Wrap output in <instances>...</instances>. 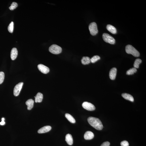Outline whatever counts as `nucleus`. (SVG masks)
Instances as JSON below:
<instances>
[{
    "label": "nucleus",
    "mask_w": 146,
    "mask_h": 146,
    "mask_svg": "<svg viewBox=\"0 0 146 146\" xmlns=\"http://www.w3.org/2000/svg\"><path fill=\"white\" fill-rule=\"evenodd\" d=\"M87 120L89 124L95 129L98 130H101L103 129L102 122L99 119L90 117L88 118Z\"/></svg>",
    "instance_id": "1"
},
{
    "label": "nucleus",
    "mask_w": 146,
    "mask_h": 146,
    "mask_svg": "<svg viewBox=\"0 0 146 146\" xmlns=\"http://www.w3.org/2000/svg\"><path fill=\"white\" fill-rule=\"evenodd\" d=\"M126 51L128 54H131L135 57L140 56L139 52L133 47L130 45H128L126 47Z\"/></svg>",
    "instance_id": "2"
},
{
    "label": "nucleus",
    "mask_w": 146,
    "mask_h": 146,
    "mask_svg": "<svg viewBox=\"0 0 146 146\" xmlns=\"http://www.w3.org/2000/svg\"><path fill=\"white\" fill-rule=\"evenodd\" d=\"M49 50L52 53L56 54L61 53L62 51L61 48L56 44H53L51 46Z\"/></svg>",
    "instance_id": "3"
},
{
    "label": "nucleus",
    "mask_w": 146,
    "mask_h": 146,
    "mask_svg": "<svg viewBox=\"0 0 146 146\" xmlns=\"http://www.w3.org/2000/svg\"><path fill=\"white\" fill-rule=\"evenodd\" d=\"M102 37L103 40L105 42L112 44L115 43V39L109 34L104 33L103 34Z\"/></svg>",
    "instance_id": "4"
},
{
    "label": "nucleus",
    "mask_w": 146,
    "mask_h": 146,
    "mask_svg": "<svg viewBox=\"0 0 146 146\" xmlns=\"http://www.w3.org/2000/svg\"><path fill=\"white\" fill-rule=\"evenodd\" d=\"M89 29L90 34L92 36L96 35L98 33V31L96 23L93 22L91 23L89 25Z\"/></svg>",
    "instance_id": "5"
},
{
    "label": "nucleus",
    "mask_w": 146,
    "mask_h": 146,
    "mask_svg": "<svg viewBox=\"0 0 146 146\" xmlns=\"http://www.w3.org/2000/svg\"><path fill=\"white\" fill-rule=\"evenodd\" d=\"M23 83L21 82L15 86L14 89V94L15 96H19L22 89Z\"/></svg>",
    "instance_id": "6"
},
{
    "label": "nucleus",
    "mask_w": 146,
    "mask_h": 146,
    "mask_svg": "<svg viewBox=\"0 0 146 146\" xmlns=\"http://www.w3.org/2000/svg\"><path fill=\"white\" fill-rule=\"evenodd\" d=\"M83 108L87 110L92 111L95 109V107L94 105L87 102H85L82 104Z\"/></svg>",
    "instance_id": "7"
},
{
    "label": "nucleus",
    "mask_w": 146,
    "mask_h": 146,
    "mask_svg": "<svg viewBox=\"0 0 146 146\" xmlns=\"http://www.w3.org/2000/svg\"><path fill=\"white\" fill-rule=\"evenodd\" d=\"M38 68L40 71L44 74H47L50 71L49 68L42 64H39L38 65Z\"/></svg>",
    "instance_id": "8"
},
{
    "label": "nucleus",
    "mask_w": 146,
    "mask_h": 146,
    "mask_svg": "<svg viewBox=\"0 0 146 146\" xmlns=\"http://www.w3.org/2000/svg\"><path fill=\"white\" fill-rule=\"evenodd\" d=\"M117 72V69L116 68H113L110 70L109 72L110 79L112 80L115 79Z\"/></svg>",
    "instance_id": "9"
},
{
    "label": "nucleus",
    "mask_w": 146,
    "mask_h": 146,
    "mask_svg": "<svg viewBox=\"0 0 146 146\" xmlns=\"http://www.w3.org/2000/svg\"><path fill=\"white\" fill-rule=\"evenodd\" d=\"M52 129L51 126H46L40 128L38 131L39 133H43L49 132Z\"/></svg>",
    "instance_id": "10"
},
{
    "label": "nucleus",
    "mask_w": 146,
    "mask_h": 146,
    "mask_svg": "<svg viewBox=\"0 0 146 146\" xmlns=\"http://www.w3.org/2000/svg\"><path fill=\"white\" fill-rule=\"evenodd\" d=\"M94 135L92 132L88 131L85 132L84 135L85 139L86 140L92 139L94 138Z\"/></svg>",
    "instance_id": "11"
},
{
    "label": "nucleus",
    "mask_w": 146,
    "mask_h": 146,
    "mask_svg": "<svg viewBox=\"0 0 146 146\" xmlns=\"http://www.w3.org/2000/svg\"><path fill=\"white\" fill-rule=\"evenodd\" d=\"M18 55V51L16 48H14L12 49L11 52V57L12 60H14Z\"/></svg>",
    "instance_id": "12"
},
{
    "label": "nucleus",
    "mask_w": 146,
    "mask_h": 146,
    "mask_svg": "<svg viewBox=\"0 0 146 146\" xmlns=\"http://www.w3.org/2000/svg\"><path fill=\"white\" fill-rule=\"evenodd\" d=\"M65 141L68 145H71L73 143V139L72 135L68 134L66 135L65 137Z\"/></svg>",
    "instance_id": "13"
},
{
    "label": "nucleus",
    "mask_w": 146,
    "mask_h": 146,
    "mask_svg": "<svg viewBox=\"0 0 146 146\" xmlns=\"http://www.w3.org/2000/svg\"><path fill=\"white\" fill-rule=\"evenodd\" d=\"M34 97L35 102L36 103H40L42 102L43 99V95L42 93H38Z\"/></svg>",
    "instance_id": "14"
},
{
    "label": "nucleus",
    "mask_w": 146,
    "mask_h": 146,
    "mask_svg": "<svg viewBox=\"0 0 146 146\" xmlns=\"http://www.w3.org/2000/svg\"><path fill=\"white\" fill-rule=\"evenodd\" d=\"M34 101L32 99H29L26 102V104L28 106V109L29 110L31 109L34 106Z\"/></svg>",
    "instance_id": "15"
},
{
    "label": "nucleus",
    "mask_w": 146,
    "mask_h": 146,
    "mask_svg": "<svg viewBox=\"0 0 146 146\" xmlns=\"http://www.w3.org/2000/svg\"><path fill=\"white\" fill-rule=\"evenodd\" d=\"M106 28L108 31L113 34H116L117 33L116 28L112 25L108 24L107 25Z\"/></svg>",
    "instance_id": "16"
},
{
    "label": "nucleus",
    "mask_w": 146,
    "mask_h": 146,
    "mask_svg": "<svg viewBox=\"0 0 146 146\" xmlns=\"http://www.w3.org/2000/svg\"><path fill=\"white\" fill-rule=\"evenodd\" d=\"M122 96L126 100L130 101L132 102H134L133 97L130 94H127V93H124L122 94Z\"/></svg>",
    "instance_id": "17"
},
{
    "label": "nucleus",
    "mask_w": 146,
    "mask_h": 146,
    "mask_svg": "<svg viewBox=\"0 0 146 146\" xmlns=\"http://www.w3.org/2000/svg\"><path fill=\"white\" fill-rule=\"evenodd\" d=\"M81 62L83 65H88L91 62L90 59L89 57H84L81 60Z\"/></svg>",
    "instance_id": "18"
},
{
    "label": "nucleus",
    "mask_w": 146,
    "mask_h": 146,
    "mask_svg": "<svg viewBox=\"0 0 146 146\" xmlns=\"http://www.w3.org/2000/svg\"><path fill=\"white\" fill-rule=\"evenodd\" d=\"M65 116L69 121L72 123H74L75 122V120L74 118L71 114L68 113H66Z\"/></svg>",
    "instance_id": "19"
},
{
    "label": "nucleus",
    "mask_w": 146,
    "mask_h": 146,
    "mask_svg": "<svg viewBox=\"0 0 146 146\" xmlns=\"http://www.w3.org/2000/svg\"><path fill=\"white\" fill-rule=\"evenodd\" d=\"M142 60L139 58H137L135 60L134 64V67L137 69L139 68L140 64L141 63Z\"/></svg>",
    "instance_id": "20"
},
{
    "label": "nucleus",
    "mask_w": 146,
    "mask_h": 146,
    "mask_svg": "<svg viewBox=\"0 0 146 146\" xmlns=\"http://www.w3.org/2000/svg\"><path fill=\"white\" fill-rule=\"evenodd\" d=\"M137 71V70L136 68L133 67L128 70L126 72V75H133V74Z\"/></svg>",
    "instance_id": "21"
},
{
    "label": "nucleus",
    "mask_w": 146,
    "mask_h": 146,
    "mask_svg": "<svg viewBox=\"0 0 146 146\" xmlns=\"http://www.w3.org/2000/svg\"><path fill=\"white\" fill-rule=\"evenodd\" d=\"M100 56H93L90 59V61L91 63H94L98 60L100 59Z\"/></svg>",
    "instance_id": "22"
},
{
    "label": "nucleus",
    "mask_w": 146,
    "mask_h": 146,
    "mask_svg": "<svg viewBox=\"0 0 146 146\" xmlns=\"http://www.w3.org/2000/svg\"><path fill=\"white\" fill-rule=\"evenodd\" d=\"M8 29L9 33H13L14 29V23L12 21L9 25Z\"/></svg>",
    "instance_id": "23"
},
{
    "label": "nucleus",
    "mask_w": 146,
    "mask_h": 146,
    "mask_svg": "<svg viewBox=\"0 0 146 146\" xmlns=\"http://www.w3.org/2000/svg\"><path fill=\"white\" fill-rule=\"evenodd\" d=\"M18 6L17 3L15 2H13L12 3L11 6L9 7V9L11 10H14Z\"/></svg>",
    "instance_id": "24"
},
{
    "label": "nucleus",
    "mask_w": 146,
    "mask_h": 146,
    "mask_svg": "<svg viewBox=\"0 0 146 146\" xmlns=\"http://www.w3.org/2000/svg\"><path fill=\"white\" fill-rule=\"evenodd\" d=\"M5 79V74L3 72H0V84L3 82Z\"/></svg>",
    "instance_id": "25"
},
{
    "label": "nucleus",
    "mask_w": 146,
    "mask_h": 146,
    "mask_svg": "<svg viewBox=\"0 0 146 146\" xmlns=\"http://www.w3.org/2000/svg\"><path fill=\"white\" fill-rule=\"evenodd\" d=\"M120 144L121 146H128L129 145L128 142L126 141L121 142Z\"/></svg>",
    "instance_id": "26"
},
{
    "label": "nucleus",
    "mask_w": 146,
    "mask_h": 146,
    "mask_svg": "<svg viewBox=\"0 0 146 146\" xmlns=\"http://www.w3.org/2000/svg\"><path fill=\"white\" fill-rule=\"evenodd\" d=\"M110 143L109 142L106 141L103 143L101 146H110Z\"/></svg>",
    "instance_id": "27"
},
{
    "label": "nucleus",
    "mask_w": 146,
    "mask_h": 146,
    "mask_svg": "<svg viewBox=\"0 0 146 146\" xmlns=\"http://www.w3.org/2000/svg\"><path fill=\"white\" fill-rule=\"evenodd\" d=\"M5 118H2V121L1 122H0V124L1 125H5V123L4 121Z\"/></svg>",
    "instance_id": "28"
}]
</instances>
